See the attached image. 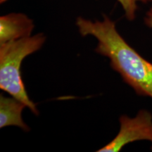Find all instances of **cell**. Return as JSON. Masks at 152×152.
<instances>
[{
	"label": "cell",
	"instance_id": "obj_1",
	"mask_svg": "<svg viewBox=\"0 0 152 152\" xmlns=\"http://www.w3.org/2000/svg\"><path fill=\"white\" fill-rule=\"evenodd\" d=\"M102 21L92 22L79 17L76 26L83 37L97 39L95 51L107 57L110 65L125 83L139 95L152 98V64L142 57L120 35L115 24L106 15Z\"/></svg>",
	"mask_w": 152,
	"mask_h": 152
},
{
	"label": "cell",
	"instance_id": "obj_2",
	"mask_svg": "<svg viewBox=\"0 0 152 152\" xmlns=\"http://www.w3.org/2000/svg\"><path fill=\"white\" fill-rule=\"evenodd\" d=\"M46 37L42 33L0 44V89L23 102L36 115V104L30 99L21 78L20 66L28 55L42 47Z\"/></svg>",
	"mask_w": 152,
	"mask_h": 152
},
{
	"label": "cell",
	"instance_id": "obj_3",
	"mask_svg": "<svg viewBox=\"0 0 152 152\" xmlns=\"http://www.w3.org/2000/svg\"><path fill=\"white\" fill-rule=\"evenodd\" d=\"M121 128L115 137L101 148L99 152H117L124 146L138 140L152 142V115L147 110H140L134 118L121 115Z\"/></svg>",
	"mask_w": 152,
	"mask_h": 152
},
{
	"label": "cell",
	"instance_id": "obj_4",
	"mask_svg": "<svg viewBox=\"0 0 152 152\" xmlns=\"http://www.w3.org/2000/svg\"><path fill=\"white\" fill-rule=\"evenodd\" d=\"M33 20L23 14L12 13L0 17V44L29 37L34 28Z\"/></svg>",
	"mask_w": 152,
	"mask_h": 152
},
{
	"label": "cell",
	"instance_id": "obj_5",
	"mask_svg": "<svg viewBox=\"0 0 152 152\" xmlns=\"http://www.w3.org/2000/svg\"><path fill=\"white\" fill-rule=\"evenodd\" d=\"M27 107L23 102L13 97L0 96V128L7 126H17L25 131H29L30 128L22 119V111Z\"/></svg>",
	"mask_w": 152,
	"mask_h": 152
},
{
	"label": "cell",
	"instance_id": "obj_6",
	"mask_svg": "<svg viewBox=\"0 0 152 152\" xmlns=\"http://www.w3.org/2000/svg\"><path fill=\"white\" fill-rule=\"evenodd\" d=\"M122 6L125 11V16L128 20H134L136 16V11L137 10V3L142 2L147 4L152 1V0H118Z\"/></svg>",
	"mask_w": 152,
	"mask_h": 152
},
{
	"label": "cell",
	"instance_id": "obj_7",
	"mask_svg": "<svg viewBox=\"0 0 152 152\" xmlns=\"http://www.w3.org/2000/svg\"><path fill=\"white\" fill-rule=\"evenodd\" d=\"M144 23L148 27L152 28V6L146 14L145 18H144Z\"/></svg>",
	"mask_w": 152,
	"mask_h": 152
},
{
	"label": "cell",
	"instance_id": "obj_8",
	"mask_svg": "<svg viewBox=\"0 0 152 152\" xmlns=\"http://www.w3.org/2000/svg\"><path fill=\"white\" fill-rule=\"evenodd\" d=\"M6 1H7V0H0V1H1V4L4 3V2H5Z\"/></svg>",
	"mask_w": 152,
	"mask_h": 152
},
{
	"label": "cell",
	"instance_id": "obj_9",
	"mask_svg": "<svg viewBox=\"0 0 152 152\" xmlns=\"http://www.w3.org/2000/svg\"><path fill=\"white\" fill-rule=\"evenodd\" d=\"M151 149H152V147H151Z\"/></svg>",
	"mask_w": 152,
	"mask_h": 152
}]
</instances>
